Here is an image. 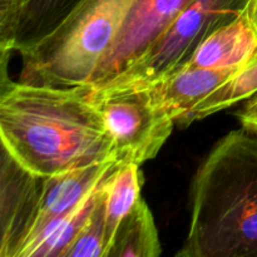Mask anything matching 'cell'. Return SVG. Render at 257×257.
Segmentation results:
<instances>
[{
    "label": "cell",
    "mask_w": 257,
    "mask_h": 257,
    "mask_svg": "<svg viewBox=\"0 0 257 257\" xmlns=\"http://www.w3.org/2000/svg\"><path fill=\"white\" fill-rule=\"evenodd\" d=\"M0 90L3 150L32 175L50 177L117 160L92 85L14 82L2 69Z\"/></svg>",
    "instance_id": "obj_1"
},
{
    "label": "cell",
    "mask_w": 257,
    "mask_h": 257,
    "mask_svg": "<svg viewBox=\"0 0 257 257\" xmlns=\"http://www.w3.org/2000/svg\"><path fill=\"white\" fill-rule=\"evenodd\" d=\"M178 257H257V133L218 141L196 171Z\"/></svg>",
    "instance_id": "obj_2"
},
{
    "label": "cell",
    "mask_w": 257,
    "mask_h": 257,
    "mask_svg": "<svg viewBox=\"0 0 257 257\" xmlns=\"http://www.w3.org/2000/svg\"><path fill=\"white\" fill-rule=\"evenodd\" d=\"M135 0H77L55 24L15 47L20 80L33 84L85 85L117 43Z\"/></svg>",
    "instance_id": "obj_3"
},
{
    "label": "cell",
    "mask_w": 257,
    "mask_h": 257,
    "mask_svg": "<svg viewBox=\"0 0 257 257\" xmlns=\"http://www.w3.org/2000/svg\"><path fill=\"white\" fill-rule=\"evenodd\" d=\"M251 0H193L177 19L120 74L98 90L145 88L190 60L218 28L242 14Z\"/></svg>",
    "instance_id": "obj_4"
},
{
    "label": "cell",
    "mask_w": 257,
    "mask_h": 257,
    "mask_svg": "<svg viewBox=\"0 0 257 257\" xmlns=\"http://www.w3.org/2000/svg\"><path fill=\"white\" fill-rule=\"evenodd\" d=\"M92 98L112 136L120 163L141 166L153 160L172 135L176 122L157 107L146 88H93Z\"/></svg>",
    "instance_id": "obj_5"
},
{
    "label": "cell",
    "mask_w": 257,
    "mask_h": 257,
    "mask_svg": "<svg viewBox=\"0 0 257 257\" xmlns=\"http://www.w3.org/2000/svg\"><path fill=\"white\" fill-rule=\"evenodd\" d=\"M193 0H135L112 52L89 85L100 88L130 67Z\"/></svg>",
    "instance_id": "obj_6"
},
{
    "label": "cell",
    "mask_w": 257,
    "mask_h": 257,
    "mask_svg": "<svg viewBox=\"0 0 257 257\" xmlns=\"http://www.w3.org/2000/svg\"><path fill=\"white\" fill-rule=\"evenodd\" d=\"M119 165H122L119 161L110 160L50 177H40L29 228L17 257L44 226L77 207Z\"/></svg>",
    "instance_id": "obj_7"
},
{
    "label": "cell",
    "mask_w": 257,
    "mask_h": 257,
    "mask_svg": "<svg viewBox=\"0 0 257 257\" xmlns=\"http://www.w3.org/2000/svg\"><path fill=\"white\" fill-rule=\"evenodd\" d=\"M2 243L0 256L17 257L27 236L40 177L2 152Z\"/></svg>",
    "instance_id": "obj_8"
},
{
    "label": "cell",
    "mask_w": 257,
    "mask_h": 257,
    "mask_svg": "<svg viewBox=\"0 0 257 257\" xmlns=\"http://www.w3.org/2000/svg\"><path fill=\"white\" fill-rule=\"evenodd\" d=\"M236 72L237 69L183 67L145 88L157 107L178 124Z\"/></svg>",
    "instance_id": "obj_9"
},
{
    "label": "cell",
    "mask_w": 257,
    "mask_h": 257,
    "mask_svg": "<svg viewBox=\"0 0 257 257\" xmlns=\"http://www.w3.org/2000/svg\"><path fill=\"white\" fill-rule=\"evenodd\" d=\"M256 57L257 19L248 5L236 19L213 32L183 67L238 70Z\"/></svg>",
    "instance_id": "obj_10"
},
{
    "label": "cell",
    "mask_w": 257,
    "mask_h": 257,
    "mask_svg": "<svg viewBox=\"0 0 257 257\" xmlns=\"http://www.w3.org/2000/svg\"><path fill=\"white\" fill-rule=\"evenodd\" d=\"M100 185L70 212L44 226L24 246L19 257H65L92 213Z\"/></svg>",
    "instance_id": "obj_11"
},
{
    "label": "cell",
    "mask_w": 257,
    "mask_h": 257,
    "mask_svg": "<svg viewBox=\"0 0 257 257\" xmlns=\"http://www.w3.org/2000/svg\"><path fill=\"white\" fill-rule=\"evenodd\" d=\"M141 166L136 163H122L103 183L104 196L105 232H107L108 255L114 241L120 222L132 211L141 198Z\"/></svg>",
    "instance_id": "obj_12"
},
{
    "label": "cell",
    "mask_w": 257,
    "mask_h": 257,
    "mask_svg": "<svg viewBox=\"0 0 257 257\" xmlns=\"http://www.w3.org/2000/svg\"><path fill=\"white\" fill-rule=\"evenodd\" d=\"M160 236L150 207L142 197L120 222L107 257H157Z\"/></svg>",
    "instance_id": "obj_13"
},
{
    "label": "cell",
    "mask_w": 257,
    "mask_h": 257,
    "mask_svg": "<svg viewBox=\"0 0 257 257\" xmlns=\"http://www.w3.org/2000/svg\"><path fill=\"white\" fill-rule=\"evenodd\" d=\"M257 94V57L241 68L221 87L211 93L190 114L186 115L178 125L186 127L190 123L205 119L215 113L225 110L242 100Z\"/></svg>",
    "instance_id": "obj_14"
},
{
    "label": "cell",
    "mask_w": 257,
    "mask_h": 257,
    "mask_svg": "<svg viewBox=\"0 0 257 257\" xmlns=\"http://www.w3.org/2000/svg\"><path fill=\"white\" fill-rule=\"evenodd\" d=\"M104 181L98 190L94 207L89 218L78 233L77 238L69 247L65 257H105L107 232H105L104 196H103Z\"/></svg>",
    "instance_id": "obj_15"
},
{
    "label": "cell",
    "mask_w": 257,
    "mask_h": 257,
    "mask_svg": "<svg viewBox=\"0 0 257 257\" xmlns=\"http://www.w3.org/2000/svg\"><path fill=\"white\" fill-rule=\"evenodd\" d=\"M30 0H0V48L3 54L14 52L20 39Z\"/></svg>",
    "instance_id": "obj_16"
},
{
    "label": "cell",
    "mask_w": 257,
    "mask_h": 257,
    "mask_svg": "<svg viewBox=\"0 0 257 257\" xmlns=\"http://www.w3.org/2000/svg\"><path fill=\"white\" fill-rule=\"evenodd\" d=\"M75 2L77 0H30L20 35L29 28L30 24L57 22Z\"/></svg>",
    "instance_id": "obj_17"
},
{
    "label": "cell",
    "mask_w": 257,
    "mask_h": 257,
    "mask_svg": "<svg viewBox=\"0 0 257 257\" xmlns=\"http://www.w3.org/2000/svg\"><path fill=\"white\" fill-rule=\"evenodd\" d=\"M241 127L252 132H257V94L247 99L242 109L237 112Z\"/></svg>",
    "instance_id": "obj_18"
},
{
    "label": "cell",
    "mask_w": 257,
    "mask_h": 257,
    "mask_svg": "<svg viewBox=\"0 0 257 257\" xmlns=\"http://www.w3.org/2000/svg\"><path fill=\"white\" fill-rule=\"evenodd\" d=\"M255 133H257V132H255Z\"/></svg>",
    "instance_id": "obj_19"
}]
</instances>
